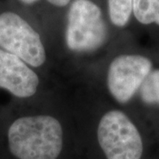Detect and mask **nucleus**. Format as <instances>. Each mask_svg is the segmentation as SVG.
<instances>
[{
  "instance_id": "nucleus-1",
  "label": "nucleus",
  "mask_w": 159,
  "mask_h": 159,
  "mask_svg": "<svg viewBox=\"0 0 159 159\" xmlns=\"http://www.w3.org/2000/svg\"><path fill=\"white\" fill-rule=\"evenodd\" d=\"M6 138L8 150L16 159H57L62 151V125L49 115L12 119Z\"/></svg>"
},
{
  "instance_id": "nucleus-2",
  "label": "nucleus",
  "mask_w": 159,
  "mask_h": 159,
  "mask_svg": "<svg viewBox=\"0 0 159 159\" xmlns=\"http://www.w3.org/2000/svg\"><path fill=\"white\" fill-rule=\"evenodd\" d=\"M108 38V29L100 7L91 0H74L69 7L66 43L74 52H92Z\"/></svg>"
},
{
  "instance_id": "nucleus-3",
  "label": "nucleus",
  "mask_w": 159,
  "mask_h": 159,
  "mask_svg": "<svg viewBox=\"0 0 159 159\" xmlns=\"http://www.w3.org/2000/svg\"><path fill=\"white\" fill-rule=\"evenodd\" d=\"M97 140L107 159H140L143 151L141 134L127 115L110 111L100 119Z\"/></svg>"
},
{
  "instance_id": "nucleus-4",
  "label": "nucleus",
  "mask_w": 159,
  "mask_h": 159,
  "mask_svg": "<svg viewBox=\"0 0 159 159\" xmlns=\"http://www.w3.org/2000/svg\"><path fill=\"white\" fill-rule=\"evenodd\" d=\"M0 49L20 57L31 67L46 61L39 34L25 19L12 11L0 12Z\"/></svg>"
},
{
  "instance_id": "nucleus-5",
  "label": "nucleus",
  "mask_w": 159,
  "mask_h": 159,
  "mask_svg": "<svg viewBox=\"0 0 159 159\" xmlns=\"http://www.w3.org/2000/svg\"><path fill=\"white\" fill-rule=\"evenodd\" d=\"M152 71V62L141 55H120L110 64L107 86L119 103L129 102Z\"/></svg>"
},
{
  "instance_id": "nucleus-6",
  "label": "nucleus",
  "mask_w": 159,
  "mask_h": 159,
  "mask_svg": "<svg viewBox=\"0 0 159 159\" xmlns=\"http://www.w3.org/2000/svg\"><path fill=\"white\" fill-rule=\"evenodd\" d=\"M39 77L31 66L20 57L0 49V89L17 99L35 95Z\"/></svg>"
},
{
  "instance_id": "nucleus-7",
  "label": "nucleus",
  "mask_w": 159,
  "mask_h": 159,
  "mask_svg": "<svg viewBox=\"0 0 159 159\" xmlns=\"http://www.w3.org/2000/svg\"><path fill=\"white\" fill-rule=\"evenodd\" d=\"M133 13L142 24L159 26V0H134Z\"/></svg>"
},
{
  "instance_id": "nucleus-8",
  "label": "nucleus",
  "mask_w": 159,
  "mask_h": 159,
  "mask_svg": "<svg viewBox=\"0 0 159 159\" xmlns=\"http://www.w3.org/2000/svg\"><path fill=\"white\" fill-rule=\"evenodd\" d=\"M108 12L114 26L123 28L129 22L133 13L134 0H107Z\"/></svg>"
},
{
  "instance_id": "nucleus-9",
  "label": "nucleus",
  "mask_w": 159,
  "mask_h": 159,
  "mask_svg": "<svg viewBox=\"0 0 159 159\" xmlns=\"http://www.w3.org/2000/svg\"><path fill=\"white\" fill-rule=\"evenodd\" d=\"M140 96L147 104L159 105V69L151 71L140 88Z\"/></svg>"
},
{
  "instance_id": "nucleus-10",
  "label": "nucleus",
  "mask_w": 159,
  "mask_h": 159,
  "mask_svg": "<svg viewBox=\"0 0 159 159\" xmlns=\"http://www.w3.org/2000/svg\"><path fill=\"white\" fill-rule=\"evenodd\" d=\"M50 4L57 7H64L67 6L71 0H47Z\"/></svg>"
},
{
  "instance_id": "nucleus-11",
  "label": "nucleus",
  "mask_w": 159,
  "mask_h": 159,
  "mask_svg": "<svg viewBox=\"0 0 159 159\" xmlns=\"http://www.w3.org/2000/svg\"><path fill=\"white\" fill-rule=\"evenodd\" d=\"M20 2H21L24 5H28V6H30V5H33L34 3H36L38 0H19Z\"/></svg>"
}]
</instances>
